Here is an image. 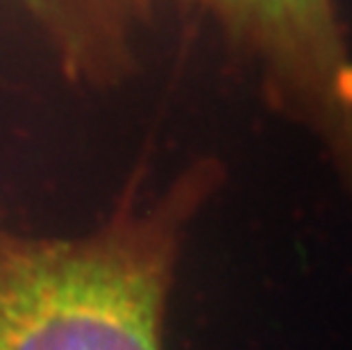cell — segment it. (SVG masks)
I'll return each mask as SVG.
<instances>
[{
	"label": "cell",
	"instance_id": "cell-3",
	"mask_svg": "<svg viewBox=\"0 0 352 350\" xmlns=\"http://www.w3.org/2000/svg\"><path fill=\"white\" fill-rule=\"evenodd\" d=\"M23 17L50 55H78L100 43L123 17V0H3Z\"/></svg>",
	"mask_w": 352,
	"mask_h": 350
},
{
	"label": "cell",
	"instance_id": "cell-2",
	"mask_svg": "<svg viewBox=\"0 0 352 350\" xmlns=\"http://www.w3.org/2000/svg\"><path fill=\"white\" fill-rule=\"evenodd\" d=\"M146 12L157 0H137ZM259 66L284 114L320 141L352 198V53L336 0H175Z\"/></svg>",
	"mask_w": 352,
	"mask_h": 350
},
{
	"label": "cell",
	"instance_id": "cell-1",
	"mask_svg": "<svg viewBox=\"0 0 352 350\" xmlns=\"http://www.w3.org/2000/svg\"><path fill=\"white\" fill-rule=\"evenodd\" d=\"M219 184L214 162L193 164L157 196L132 184L80 237L0 223V350H164L179 252Z\"/></svg>",
	"mask_w": 352,
	"mask_h": 350
}]
</instances>
